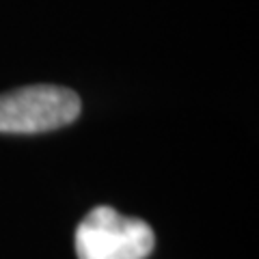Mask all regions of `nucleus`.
Wrapping results in <instances>:
<instances>
[{
	"mask_svg": "<svg viewBox=\"0 0 259 259\" xmlns=\"http://www.w3.org/2000/svg\"><path fill=\"white\" fill-rule=\"evenodd\" d=\"M80 97L65 87L32 84L0 95V134H41L80 117Z\"/></svg>",
	"mask_w": 259,
	"mask_h": 259,
	"instance_id": "nucleus-2",
	"label": "nucleus"
},
{
	"mask_svg": "<svg viewBox=\"0 0 259 259\" xmlns=\"http://www.w3.org/2000/svg\"><path fill=\"white\" fill-rule=\"evenodd\" d=\"M74 244L78 259H147L156 233L141 218L97 205L78 223Z\"/></svg>",
	"mask_w": 259,
	"mask_h": 259,
	"instance_id": "nucleus-1",
	"label": "nucleus"
}]
</instances>
